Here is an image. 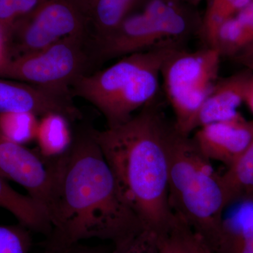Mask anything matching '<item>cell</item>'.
Here are the masks:
<instances>
[{
  "label": "cell",
  "mask_w": 253,
  "mask_h": 253,
  "mask_svg": "<svg viewBox=\"0 0 253 253\" xmlns=\"http://www.w3.org/2000/svg\"><path fill=\"white\" fill-rule=\"evenodd\" d=\"M51 160L46 206L51 231L44 253L60 252L87 239L114 243L144 227L123 199L93 129L78 132L67 151Z\"/></svg>",
  "instance_id": "1"
},
{
  "label": "cell",
  "mask_w": 253,
  "mask_h": 253,
  "mask_svg": "<svg viewBox=\"0 0 253 253\" xmlns=\"http://www.w3.org/2000/svg\"><path fill=\"white\" fill-rule=\"evenodd\" d=\"M89 33L86 14L71 0H47L6 37L10 59L36 52L68 37Z\"/></svg>",
  "instance_id": "8"
},
{
  "label": "cell",
  "mask_w": 253,
  "mask_h": 253,
  "mask_svg": "<svg viewBox=\"0 0 253 253\" xmlns=\"http://www.w3.org/2000/svg\"><path fill=\"white\" fill-rule=\"evenodd\" d=\"M0 174L23 186L28 196L46 211L52 183L51 159L0 133Z\"/></svg>",
  "instance_id": "9"
},
{
  "label": "cell",
  "mask_w": 253,
  "mask_h": 253,
  "mask_svg": "<svg viewBox=\"0 0 253 253\" xmlns=\"http://www.w3.org/2000/svg\"><path fill=\"white\" fill-rule=\"evenodd\" d=\"M181 46H165L118 59L109 67L81 76L71 86V94L96 108L107 127L126 122L156 100L163 63Z\"/></svg>",
  "instance_id": "3"
},
{
  "label": "cell",
  "mask_w": 253,
  "mask_h": 253,
  "mask_svg": "<svg viewBox=\"0 0 253 253\" xmlns=\"http://www.w3.org/2000/svg\"><path fill=\"white\" fill-rule=\"evenodd\" d=\"M47 0H0V31L6 40L14 26Z\"/></svg>",
  "instance_id": "20"
},
{
  "label": "cell",
  "mask_w": 253,
  "mask_h": 253,
  "mask_svg": "<svg viewBox=\"0 0 253 253\" xmlns=\"http://www.w3.org/2000/svg\"><path fill=\"white\" fill-rule=\"evenodd\" d=\"M243 26L246 28L253 44V0L249 4L239 10L235 14ZM251 44V45H252Z\"/></svg>",
  "instance_id": "24"
},
{
  "label": "cell",
  "mask_w": 253,
  "mask_h": 253,
  "mask_svg": "<svg viewBox=\"0 0 253 253\" xmlns=\"http://www.w3.org/2000/svg\"><path fill=\"white\" fill-rule=\"evenodd\" d=\"M42 118L37 131V151L46 159L59 157L67 151L72 142L73 136L70 135L68 128L69 121L58 115Z\"/></svg>",
  "instance_id": "16"
},
{
  "label": "cell",
  "mask_w": 253,
  "mask_h": 253,
  "mask_svg": "<svg viewBox=\"0 0 253 253\" xmlns=\"http://www.w3.org/2000/svg\"><path fill=\"white\" fill-rule=\"evenodd\" d=\"M9 59L6 49V40L2 32L0 31V67Z\"/></svg>",
  "instance_id": "29"
},
{
  "label": "cell",
  "mask_w": 253,
  "mask_h": 253,
  "mask_svg": "<svg viewBox=\"0 0 253 253\" xmlns=\"http://www.w3.org/2000/svg\"><path fill=\"white\" fill-rule=\"evenodd\" d=\"M18 113L36 117L58 115L69 122L81 118L70 93L0 78V115Z\"/></svg>",
  "instance_id": "10"
},
{
  "label": "cell",
  "mask_w": 253,
  "mask_h": 253,
  "mask_svg": "<svg viewBox=\"0 0 253 253\" xmlns=\"http://www.w3.org/2000/svg\"><path fill=\"white\" fill-rule=\"evenodd\" d=\"M36 118L29 113L0 115V133L18 144L29 142L36 138L38 124Z\"/></svg>",
  "instance_id": "19"
},
{
  "label": "cell",
  "mask_w": 253,
  "mask_h": 253,
  "mask_svg": "<svg viewBox=\"0 0 253 253\" xmlns=\"http://www.w3.org/2000/svg\"><path fill=\"white\" fill-rule=\"evenodd\" d=\"M191 139L208 159L228 167L252 141L253 121H248L240 114L232 119L198 128Z\"/></svg>",
  "instance_id": "11"
},
{
  "label": "cell",
  "mask_w": 253,
  "mask_h": 253,
  "mask_svg": "<svg viewBox=\"0 0 253 253\" xmlns=\"http://www.w3.org/2000/svg\"><path fill=\"white\" fill-rule=\"evenodd\" d=\"M31 233L20 224H0V253H29L33 242Z\"/></svg>",
  "instance_id": "22"
},
{
  "label": "cell",
  "mask_w": 253,
  "mask_h": 253,
  "mask_svg": "<svg viewBox=\"0 0 253 253\" xmlns=\"http://www.w3.org/2000/svg\"><path fill=\"white\" fill-rule=\"evenodd\" d=\"M189 228L176 219L172 229L161 236L158 253H192Z\"/></svg>",
  "instance_id": "23"
},
{
  "label": "cell",
  "mask_w": 253,
  "mask_h": 253,
  "mask_svg": "<svg viewBox=\"0 0 253 253\" xmlns=\"http://www.w3.org/2000/svg\"><path fill=\"white\" fill-rule=\"evenodd\" d=\"M229 202L212 161L176 128L169 146V203L174 217L208 244Z\"/></svg>",
  "instance_id": "4"
},
{
  "label": "cell",
  "mask_w": 253,
  "mask_h": 253,
  "mask_svg": "<svg viewBox=\"0 0 253 253\" xmlns=\"http://www.w3.org/2000/svg\"><path fill=\"white\" fill-rule=\"evenodd\" d=\"M225 8L231 14L235 15L239 10L249 4L253 0H214Z\"/></svg>",
  "instance_id": "26"
},
{
  "label": "cell",
  "mask_w": 253,
  "mask_h": 253,
  "mask_svg": "<svg viewBox=\"0 0 253 253\" xmlns=\"http://www.w3.org/2000/svg\"><path fill=\"white\" fill-rule=\"evenodd\" d=\"M236 57L239 59L240 62L244 63L253 71V44Z\"/></svg>",
  "instance_id": "27"
},
{
  "label": "cell",
  "mask_w": 253,
  "mask_h": 253,
  "mask_svg": "<svg viewBox=\"0 0 253 253\" xmlns=\"http://www.w3.org/2000/svg\"><path fill=\"white\" fill-rule=\"evenodd\" d=\"M253 78L251 73L241 72L218 80L198 113L194 131L206 125L227 121L241 114L239 108L245 102Z\"/></svg>",
  "instance_id": "13"
},
{
  "label": "cell",
  "mask_w": 253,
  "mask_h": 253,
  "mask_svg": "<svg viewBox=\"0 0 253 253\" xmlns=\"http://www.w3.org/2000/svg\"><path fill=\"white\" fill-rule=\"evenodd\" d=\"M230 201L253 195V139L242 154L221 174Z\"/></svg>",
  "instance_id": "17"
},
{
  "label": "cell",
  "mask_w": 253,
  "mask_h": 253,
  "mask_svg": "<svg viewBox=\"0 0 253 253\" xmlns=\"http://www.w3.org/2000/svg\"><path fill=\"white\" fill-rule=\"evenodd\" d=\"M189 239L192 253H214L203 238L191 229Z\"/></svg>",
  "instance_id": "25"
},
{
  "label": "cell",
  "mask_w": 253,
  "mask_h": 253,
  "mask_svg": "<svg viewBox=\"0 0 253 253\" xmlns=\"http://www.w3.org/2000/svg\"><path fill=\"white\" fill-rule=\"evenodd\" d=\"M0 208L6 210L16 218L18 224L31 232L39 233L45 237L51 231V225L44 208L28 195L18 192L0 174Z\"/></svg>",
  "instance_id": "14"
},
{
  "label": "cell",
  "mask_w": 253,
  "mask_h": 253,
  "mask_svg": "<svg viewBox=\"0 0 253 253\" xmlns=\"http://www.w3.org/2000/svg\"><path fill=\"white\" fill-rule=\"evenodd\" d=\"M161 239L156 231L141 227L113 243L110 253H158Z\"/></svg>",
  "instance_id": "21"
},
{
  "label": "cell",
  "mask_w": 253,
  "mask_h": 253,
  "mask_svg": "<svg viewBox=\"0 0 253 253\" xmlns=\"http://www.w3.org/2000/svg\"><path fill=\"white\" fill-rule=\"evenodd\" d=\"M221 55L206 46L190 51L184 46L169 55L161 69L165 92L174 115V126L190 136L201 106L218 81Z\"/></svg>",
  "instance_id": "6"
},
{
  "label": "cell",
  "mask_w": 253,
  "mask_h": 253,
  "mask_svg": "<svg viewBox=\"0 0 253 253\" xmlns=\"http://www.w3.org/2000/svg\"><path fill=\"white\" fill-rule=\"evenodd\" d=\"M244 103H246L249 109L253 113V78L250 83L249 88H248Z\"/></svg>",
  "instance_id": "30"
},
{
  "label": "cell",
  "mask_w": 253,
  "mask_h": 253,
  "mask_svg": "<svg viewBox=\"0 0 253 253\" xmlns=\"http://www.w3.org/2000/svg\"><path fill=\"white\" fill-rule=\"evenodd\" d=\"M89 38V33L68 37L45 49L9 59L0 67V78L71 94L73 83L89 73L93 62Z\"/></svg>",
  "instance_id": "7"
},
{
  "label": "cell",
  "mask_w": 253,
  "mask_h": 253,
  "mask_svg": "<svg viewBox=\"0 0 253 253\" xmlns=\"http://www.w3.org/2000/svg\"><path fill=\"white\" fill-rule=\"evenodd\" d=\"M73 3H74L76 6H78L84 13L87 14L88 9H89V6H90L92 0H71ZM87 17V16H86Z\"/></svg>",
  "instance_id": "31"
},
{
  "label": "cell",
  "mask_w": 253,
  "mask_h": 253,
  "mask_svg": "<svg viewBox=\"0 0 253 253\" xmlns=\"http://www.w3.org/2000/svg\"><path fill=\"white\" fill-rule=\"evenodd\" d=\"M208 245L214 253H253V195L229 203Z\"/></svg>",
  "instance_id": "12"
},
{
  "label": "cell",
  "mask_w": 253,
  "mask_h": 253,
  "mask_svg": "<svg viewBox=\"0 0 253 253\" xmlns=\"http://www.w3.org/2000/svg\"><path fill=\"white\" fill-rule=\"evenodd\" d=\"M56 253H102L99 250L94 248L86 247L81 246V244L75 245L67 249L63 250L60 252Z\"/></svg>",
  "instance_id": "28"
},
{
  "label": "cell",
  "mask_w": 253,
  "mask_h": 253,
  "mask_svg": "<svg viewBox=\"0 0 253 253\" xmlns=\"http://www.w3.org/2000/svg\"><path fill=\"white\" fill-rule=\"evenodd\" d=\"M179 1H183V2L186 3V4L197 7L204 0H179Z\"/></svg>",
  "instance_id": "32"
},
{
  "label": "cell",
  "mask_w": 253,
  "mask_h": 253,
  "mask_svg": "<svg viewBox=\"0 0 253 253\" xmlns=\"http://www.w3.org/2000/svg\"><path fill=\"white\" fill-rule=\"evenodd\" d=\"M175 129L156 100L126 122L93 129L123 199L144 227L161 236L176 221L169 203V146Z\"/></svg>",
  "instance_id": "2"
},
{
  "label": "cell",
  "mask_w": 253,
  "mask_h": 253,
  "mask_svg": "<svg viewBox=\"0 0 253 253\" xmlns=\"http://www.w3.org/2000/svg\"><path fill=\"white\" fill-rule=\"evenodd\" d=\"M251 44V37L234 15L219 26L207 46L217 50L222 57L237 56Z\"/></svg>",
  "instance_id": "18"
},
{
  "label": "cell",
  "mask_w": 253,
  "mask_h": 253,
  "mask_svg": "<svg viewBox=\"0 0 253 253\" xmlns=\"http://www.w3.org/2000/svg\"><path fill=\"white\" fill-rule=\"evenodd\" d=\"M202 16L179 0H146L121 26L92 45L93 62L104 63L168 45H182L200 34Z\"/></svg>",
  "instance_id": "5"
},
{
  "label": "cell",
  "mask_w": 253,
  "mask_h": 253,
  "mask_svg": "<svg viewBox=\"0 0 253 253\" xmlns=\"http://www.w3.org/2000/svg\"><path fill=\"white\" fill-rule=\"evenodd\" d=\"M146 0H92L87 16L92 44L109 36L129 15L140 9Z\"/></svg>",
  "instance_id": "15"
}]
</instances>
